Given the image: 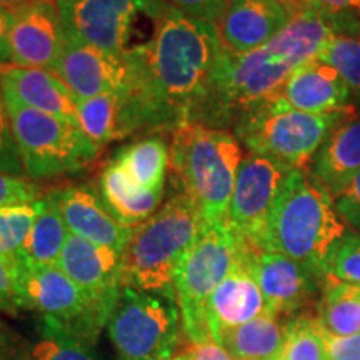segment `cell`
<instances>
[{"mask_svg": "<svg viewBox=\"0 0 360 360\" xmlns=\"http://www.w3.org/2000/svg\"><path fill=\"white\" fill-rule=\"evenodd\" d=\"M334 32L332 17L305 6L262 47L245 53L225 51L212 89L192 124L233 127L247 110L277 97L294 70L317 57Z\"/></svg>", "mask_w": 360, "mask_h": 360, "instance_id": "obj_1", "label": "cell"}, {"mask_svg": "<svg viewBox=\"0 0 360 360\" xmlns=\"http://www.w3.org/2000/svg\"><path fill=\"white\" fill-rule=\"evenodd\" d=\"M225 49L217 27L170 6L154 40L143 49L147 97L162 130L192 124L222 64Z\"/></svg>", "mask_w": 360, "mask_h": 360, "instance_id": "obj_2", "label": "cell"}, {"mask_svg": "<svg viewBox=\"0 0 360 360\" xmlns=\"http://www.w3.org/2000/svg\"><path fill=\"white\" fill-rule=\"evenodd\" d=\"M345 233L334 197L305 169H294L283 179L270 210L260 250L287 255L326 278L332 254Z\"/></svg>", "mask_w": 360, "mask_h": 360, "instance_id": "obj_3", "label": "cell"}, {"mask_svg": "<svg viewBox=\"0 0 360 360\" xmlns=\"http://www.w3.org/2000/svg\"><path fill=\"white\" fill-rule=\"evenodd\" d=\"M244 154L232 132L182 124L172 132L170 167L205 225L225 222Z\"/></svg>", "mask_w": 360, "mask_h": 360, "instance_id": "obj_4", "label": "cell"}, {"mask_svg": "<svg viewBox=\"0 0 360 360\" xmlns=\"http://www.w3.org/2000/svg\"><path fill=\"white\" fill-rule=\"evenodd\" d=\"M205 227L195 205L179 192L135 227L124 250V287L175 300V277Z\"/></svg>", "mask_w": 360, "mask_h": 360, "instance_id": "obj_5", "label": "cell"}, {"mask_svg": "<svg viewBox=\"0 0 360 360\" xmlns=\"http://www.w3.org/2000/svg\"><path fill=\"white\" fill-rule=\"evenodd\" d=\"M354 115L355 109L309 114L294 109L277 96L238 117L233 124V135L250 154L267 157L292 170L305 169L327 135Z\"/></svg>", "mask_w": 360, "mask_h": 360, "instance_id": "obj_6", "label": "cell"}, {"mask_svg": "<svg viewBox=\"0 0 360 360\" xmlns=\"http://www.w3.org/2000/svg\"><path fill=\"white\" fill-rule=\"evenodd\" d=\"M25 177L32 182L77 175L98 159L101 148L79 125L29 109L4 96Z\"/></svg>", "mask_w": 360, "mask_h": 360, "instance_id": "obj_7", "label": "cell"}, {"mask_svg": "<svg viewBox=\"0 0 360 360\" xmlns=\"http://www.w3.org/2000/svg\"><path fill=\"white\" fill-rule=\"evenodd\" d=\"M65 37L127 56L152 42L167 0H56Z\"/></svg>", "mask_w": 360, "mask_h": 360, "instance_id": "obj_8", "label": "cell"}, {"mask_svg": "<svg viewBox=\"0 0 360 360\" xmlns=\"http://www.w3.org/2000/svg\"><path fill=\"white\" fill-rule=\"evenodd\" d=\"M247 244L231 224H210L202 229L175 277V302L182 332L191 342L212 339L204 321L209 297L229 276Z\"/></svg>", "mask_w": 360, "mask_h": 360, "instance_id": "obj_9", "label": "cell"}, {"mask_svg": "<svg viewBox=\"0 0 360 360\" xmlns=\"http://www.w3.org/2000/svg\"><path fill=\"white\" fill-rule=\"evenodd\" d=\"M105 327L119 360H167L182 323L175 300L122 287Z\"/></svg>", "mask_w": 360, "mask_h": 360, "instance_id": "obj_10", "label": "cell"}, {"mask_svg": "<svg viewBox=\"0 0 360 360\" xmlns=\"http://www.w3.org/2000/svg\"><path fill=\"white\" fill-rule=\"evenodd\" d=\"M17 292L22 309L35 310L96 344L109 317L57 265H30L15 259Z\"/></svg>", "mask_w": 360, "mask_h": 360, "instance_id": "obj_11", "label": "cell"}, {"mask_svg": "<svg viewBox=\"0 0 360 360\" xmlns=\"http://www.w3.org/2000/svg\"><path fill=\"white\" fill-rule=\"evenodd\" d=\"M143 49L119 56L65 37L64 51L51 72L79 101H85L102 94L119 92L141 82L146 75Z\"/></svg>", "mask_w": 360, "mask_h": 360, "instance_id": "obj_12", "label": "cell"}, {"mask_svg": "<svg viewBox=\"0 0 360 360\" xmlns=\"http://www.w3.org/2000/svg\"><path fill=\"white\" fill-rule=\"evenodd\" d=\"M290 170L257 154L244 157L238 167L227 222L255 249L262 245L270 210Z\"/></svg>", "mask_w": 360, "mask_h": 360, "instance_id": "obj_13", "label": "cell"}, {"mask_svg": "<svg viewBox=\"0 0 360 360\" xmlns=\"http://www.w3.org/2000/svg\"><path fill=\"white\" fill-rule=\"evenodd\" d=\"M245 264L262 292L270 315H292L307 307L322 290L326 278L297 260L247 245Z\"/></svg>", "mask_w": 360, "mask_h": 360, "instance_id": "obj_14", "label": "cell"}, {"mask_svg": "<svg viewBox=\"0 0 360 360\" xmlns=\"http://www.w3.org/2000/svg\"><path fill=\"white\" fill-rule=\"evenodd\" d=\"M57 267L110 319L124 287V252L69 233Z\"/></svg>", "mask_w": 360, "mask_h": 360, "instance_id": "obj_15", "label": "cell"}, {"mask_svg": "<svg viewBox=\"0 0 360 360\" xmlns=\"http://www.w3.org/2000/svg\"><path fill=\"white\" fill-rule=\"evenodd\" d=\"M11 65L51 70L65 45V29L56 0L11 8Z\"/></svg>", "mask_w": 360, "mask_h": 360, "instance_id": "obj_16", "label": "cell"}, {"mask_svg": "<svg viewBox=\"0 0 360 360\" xmlns=\"http://www.w3.org/2000/svg\"><path fill=\"white\" fill-rule=\"evenodd\" d=\"M64 219L69 233L97 245L124 252L135 229L120 224L105 209L97 188L92 186H67L47 193Z\"/></svg>", "mask_w": 360, "mask_h": 360, "instance_id": "obj_17", "label": "cell"}, {"mask_svg": "<svg viewBox=\"0 0 360 360\" xmlns=\"http://www.w3.org/2000/svg\"><path fill=\"white\" fill-rule=\"evenodd\" d=\"M292 15L282 0H231L215 27L225 51L245 53L270 42Z\"/></svg>", "mask_w": 360, "mask_h": 360, "instance_id": "obj_18", "label": "cell"}, {"mask_svg": "<svg viewBox=\"0 0 360 360\" xmlns=\"http://www.w3.org/2000/svg\"><path fill=\"white\" fill-rule=\"evenodd\" d=\"M247 245L249 242L229 276L219 283L205 304L204 321L212 337L225 328L242 326L269 314L262 292L245 264Z\"/></svg>", "mask_w": 360, "mask_h": 360, "instance_id": "obj_19", "label": "cell"}, {"mask_svg": "<svg viewBox=\"0 0 360 360\" xmlns=\"http://www.w3.org/2000/svg\"><path fill=\"white\" fill-rule=\"evenodd\" d=\"M0 87L11 97L29 109L58 117L79 125V98L51 70L29 67L0 65Z\"/></svg>", "mask_w": 360, "mask_h": 360, "instance_id": "obj_20", "label": "cell"}, {"mask_svg": "<svg viewBox=\"0 0 360 360\" xmlns=\"http://www.w3.org/2000/svg\"><path fill=\"white\" fill-rule=\"evenodd\" d=\"M278 96L294 109L309 114H334L354 109L350 105L352 92L347 84L317 57L294 70Z\"/></svg>", "mask_w": 360, "mask_h": 360, "instance_id": "obj_21", "label": "cell"}, {"mask_svg": "<svg viewBox=\"0 0 360 360\" xmlns=\"http://www.w3.org/2000/svg\"><path fill=\"white\" fill-rule=\"evenodd\" d=\"M359 172L360 117L354 115L327 135L314 157L309 174L335 199Z\"/></svg>", "mask_w": 360, "mask_h": 360, "instance_id": "obj_22", "label": "cell"}, {"mask_svg": "<svg viewBox=\"0 0 360 360\" xmlns=\"http://www.w3.org/2000/svg\"><path fill=\"white\" fill-rule=\"evenodd\" d=\"M96 188L105 209L120 224L132 229L150 219L164 199V191H150L137 186L114 159L102 169Z\"/></svg>", "mask_w": 360, "mask_h": 360, "instance_id": "obj_23", "label": "cell"}, {"mask_svg": "<svg viewBox=\"0 0 360 360\" xmlns=\"http://www.w3.org/2000/svg\"><path fill=\"white\" fill-rule=\"evenodd\" d=\"M287 337V322L264 314L242 326L225 328L212 339L233 360H281Z\"/></svg>", "mask_w": 360, "mask_h": 360, "instance_id": "obj_24", "label": "cell"}, {"mask_svg": "<svg viewBox=\"0 0 360 360\" xmlns=\"http://www.w3.org/2000/svg\"><path fill=\"white\" fill-rule=\"evenodd\" d=\"M124 167L137 186L164 191L165 174L170 164V146L164 135L152 134L115 152L112 157Z\"/></svg>", "mask_w": 360, "mask_h": 360, "instance_id": "obj_25", "label": "cell"}, {"mask_svg": "<svg viewBox=\"0 0 360 360\" xmlns=\"http://www.w3.org/2000/svg\"><path fill=\"white\" fill-rule=\"evenodd\" d=\"M319 326L332 335H354L360 332V285L326 277L317 314Z\"/></svg>", "mask_w": 360, "mask_h": 360, "instance_id": "obj_26", "label": "cell"}, {"mask_svg": "<svg viewBox=\"0 0 360 360\" xmlns=\"http://www.w3.org/2000/svg\"><path fill=\"white\" fill-rule=\"evenodd\" d=\"M335 32L323 45L319 60L326 62L360 98V17H337Z\"/></svg>", "mask_w": 360, "mask_h": 360, "instance_id": "obj_27", "label": "cell"}, {"mask_svg": "<svg viewBox=\"0 0 360 360\" xmlns=\"http://www.w3.org/2000/svg\"><path fill=\"white\" fill-rule=\"evenodd\" d=\"M69 231L64 219L53 204L45 197L42 209L35 219L17 259L30 265H57Z\"/></svg>", "mask_w": 360, "mask_h": 360, "instance_id": "obj_28", "label": "cell"}, {"mask_svg": "<svg viewBox=\"0 0 360 360\" xmlns=\"http://www.w3.org/2000/svg\"><path fill=\"white\" fill-rule=\"evenodd\" d=\"M94 345V342L42 319L40 337L32 347V360H101Z\"/></svg>", "mask_w": 360, "mask_h": 360, "instance_id": "obj_29", "label": "cell"}, {"mask_svg": "<svg viewBox=\"0 0 360 360\" xmlns=\"http://www.w3.org/2000/svg\"><path fill=\"white\" fill-rule=\"evenodd\" d=\"M44 199L0 207V255L15 260L42 209Z\"/></svg>", "mask_w": 360, "mask_h": 360, "instance_id": "obj_30", "label": "cell"}, {"mask_svg": "<svg viewBox=\"0 0 360 360\" xmlns=\"http://www.w3.org/2000/svg\"><path fill=\"white\" fill-rule=\"evenodd\" d=\"M281 360H328L317 315L302 314L287 321V337Z\"/></svg>", "mask_w": 360, "mask_h": 360, "instance_id": "obj_31", "label": "cell"}, {"mask_svg": "<svg viewBox=\"0 0 360 360\" xmlns=\"http://www.w3.org/2000/svg\"><path fill=\"white\" fill-rule=\"evenodd\" d=\"M328 274L342 282L360 285V236L347 232L332 254Z\"/></svg>", "mask_w": 360, "mask_h": 360, "instance_id": "obj_32", "label": "cell"}, {"mask_svg": "<svg viewBox=\"0 0 360 360\" xmlns=\"http://www.w3.org/2000/svg\"><path fill=\"white\" fill-rule=\"evenodd\" d=\"M0 172L15 175V177L25 175L20 150L12 132L11 117H8L6 101H4L2 87H0Z\"/></svg>", "mask_w": 360, "mask_h": 360, "instance_id": "obj_33", "label": "cell"}, {"mask_svg": "<svg viewBox=\"0 0 360 360\" xmlns=\"http://www.w3.org/2000/svg\"><path fill=\"white\" fill-rule=\"evenodd\" d=\"M40 192L42 188L27 177L0 172V207L40 200Z\"/></svg>", "mask_w": 360, "mask_h": 360, "instance_id": "obj_34", "label": "cell"}, {"mask_svg": "<svg viewBox=\"0 0 360 360\" xmlns=\"http://www.w3.org/2000/svg\"><path fill=\"white\" fill-rule=\"evenodd\" d=\"M20 309L15 281V260L0 255V310L15 315Z\"/></svg>", "mask_w": 360, "mask_h": 360, "instance_id": "obj_35", "label": "cell"}, {"mask_svg": "<svg viewBox=\"0 0 360 360\" xmlns=\"http://www.w3.org/2000/svg\"><path fill=\"white\" fill-rule=\"evenodd\" d=\"M339 217L350 227L360 231V172L334 199Z\"/></svg>", "mask_w": 360, "mask_h": 360, "instance_id": "obj_36", "label": "cell"}, {"mask_svg": "<svg viewBox=\"0 0 360 360\" xmlns=\"http://www.w3.org/2000/svg\"><path fill=\"white\" fill-rule=\"evenodd\" d=\"M167 2L188 17L217 24L231 0H167Z\"/></svg>", "mask_w": 360, "mask_h": 360, "instance_id": "obj_37", "label": "cell"}, {"mask_svg": "<svg viewBox=\"0 0 360 360\" xmlns=\"http://www.w3.org/2000/svg\"><path fill=\"white\" fill-rule=\"evenodd\" d=\"M321 328L328 360H360V332L354 335H332Z\"/></svg>", "mask_w": 360, "mask_h": 360, "instance_id": "obj_38", "label": "cell"}, {"mask_svg": "<svg viewBox=\"0 0 360 360\" xmlns=\"http://www.w3.org/2000/svg\"><path fill=\"white\" fill-rule=\"evenodd\" d=\"M182 354L188 360H233L232 355L220 347L214 339L204 342L187 340V345L184 347Z\"/></svg>", "mask_w": 360, "mask_h": 360, "instance_id": "obj_39", "label": "cell"}, {"mask_svg": "<svg viewBox=\"0 0 360 360\" xmlns=\"http://www.w3.org/2000/svg\"><path fill=\"white\" fill-rule=\"evenodd\" d=\"M305 6L328 17H360V0H305Z\"/></svg>", "mask_w": 360, "mask_h": 360, "instance_id": "obj_40", "label": "cell"}, {"mask_svg": "<svg viewBox=\"0 0 360 360\" xmlns=\"http://www.w3.org/2000/svg\"><path fill=\"white\" fill-rule=\"evenodd\" d=\"M12 20L11 8L0 6V65H11Z\"/></svg>", "mask_w": 360, "mask_h": 360, "instance_id": "obj_41", "label": "cell"}, {"mask_svg": "<svg viewBox=\"0 0 360 360\" xmlns=\"http://www.w3.org/2000/svg\"><path fill=\"white\" fill-rule=\"evenodd\" d=\"M0 360H25L20 345L2 322H0Z\"/></svg>", "mask_w": 360, "mask_h": 360, "instance_id": "obj_42", "label": "cell"}, {"mask_svg": "<svg viewBox=\"0 0 360 360\" xmlns=\"http://www.w3.org/2000/svg\"><path fill=\"white\" fill-rule=\"evenodd\" d=\"M29 2H37V0H0V6L12 8L17 6H24V4H29Z\"/></svg>", "mask_w": 360, "mask_h": 360, "instance_id": "obj_43", "label": "cell"}, {"mask_svg": "<svg viewBox=\"0 0 360 360\" xmlns=\"http://www.w3.org/2000/svg\"><path fill=\"white\" fill-rule=\"evenodd\" d=\"M282 2H285L294 12L299 11V8L305 7V0H282Z\"/></svg>", "mask_w": 360, "mask_h": 360, "instance_id": "obj_44", "label": "cell"}, {"mask_svg": "<svg viewBox=\"0 0 360 360\" xmlns=\"http://www.w3.org/2000/svg\"><path fill=\"white\" fill-rule=\"evenodd\" d=\"M167 360H188V359H187L186 355H184L182 352H180V354H177V355H172V357L167 359Z\"/></svg>", "mask_w": 360, "mask_h": 360, "instance_id": "obj_45", "label": "cell"}, {"mask_svg": "<svg viewBox=\"0 0 360 360\" xmlns=\"http://www.w3.org/2000/svg\"><path fill=\"white\" fill-rule=\"evenodd\" d=\"M62 2H70V0H62Z\"/></svg>", "mask_w": 360, "mask_h": 360, "instance_id": "obj_46", "label": "cell"}]
</instances>
